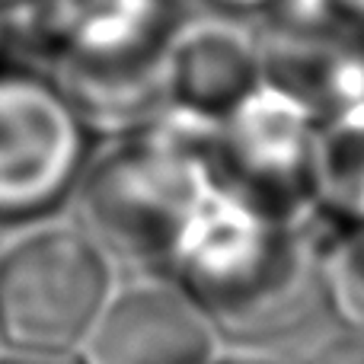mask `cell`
Listing matches in <instances>:
<instances>
[{"mask_svg":"<svg viewBox=\"0 0 364 364\" xmlns=\"http://www.w3.org/2000/svg\"><path fill=\"white\" fill-rule=\"evenodd\" d=\"M93 134L48 70L0 61V230L51 220L74 201Z\"/></svg>","mask_w":364,"mask_h":364,"instance_id":"cell-4","label":"cell"},{"mask_svg":"<svg viewBox=\"0 0 364 364\" xmlns=\"http://www.w3.org/2000/svg\"><path fill=\"white\" fill-rule=\"evenodd\" d=\"M316 119L259 80L214 125L208 154L218 182L246 205L284 220L310 211V151Z\"/></svg>","mask_w":364,"mask_h":364,"instance_id":"cell-5","label":"cell"},{"mask_svg":"<svg viewBox=\"0 0 364 364\" xmlns=\"http://www.w3.org/2000/svg\"><path fill=\"white\" fill-rule=\"evenodd\" d=\"M214 128L157 119L125 138H112L80 179L74 201L80 227L122 256L164 272L182 233L218 186L208 154Z\"/></svg>","mask_w":364,"mask_h":364,"instance_id":"cell-2","label":"cell"},{"mask_svg":"<svg viewBox=\"0 0 364 364\" xmlns=\"http://www.w3.org/2000/svg\"><path fill=\"white\" fill-rule=\"evenodd\" d=\"M326 4H333L336 10H342L346 16L358 19V23H364V0H326Z\"/></svg>","mask_w":364,"mask_h":364,"instance_id":"cell-14","label":"cell"},{"mask_svg":"<svg viewBox=\"0 0 364 364\" xmlns=\"http://www.w3.org/2000/svg\"><path fill=\"white\" fill-rule=\"evenodd\" d=\"M13 26H10V16H6V10L0 6V61H6L4 58V48H6V38H10Z\"/></svg>","mask_w":364,"mask_h":364,"instance_id":"cell-15","label":"cell"},{"mask_svg":"<svg viewBox=\"0 0 364 364\" xmlns=\"http://www.w3.org/2000/svg\"><path fill=\"white\" fill-rule=\"evenodd\" d=\"M112 294V256L90 230L61 220L23 227L0 250V348L80 355Z\"/></svg>","mask_w":364,"mask_h":364,"instance_id":"cell-3","label":"cell"},{"mask_svg":"<svg viewBox=\"0 0 364 364\" xmlns=\"http://www.w3.org/2000/svg\"><path fill=\"white\" fill-rule=\"evenodd\" d=\"M23 4H29V0H0L4 10H16V6H23Z\"/></svg>","mask_w":364,"mask_h":364,"instance_id":"cell-16","label":"cell"},{"mask_svg":"<svg viewBox=\"0 0 364 364\" xmlns=\"http://www.w3.org/2000/svg\"><path fill=\"white\" fill-rule=\"evenodd\" d=\"M160 275L205 314L214 336L237 346L288 339L326 304L320 246L301 220L259 211L220 182Z\"/></svg>","mask_w":364,"mask_h":364,"instance_id":"cell-1","label":"cell"},{"mask_svg":"<svg viewBox=\"0 0 364 364\" xmlns=\"http://www.w3.org/2000/svg\"><path fill=\"white\" fill-rule=\"evenodd\" d=\"M323 301L352 333H364V224L339 227L320 250Z\"/></svg>","mask_w":364,"mask_h":364,"instance_id":"cell-10","label":"cell"},{"mask_svg":"<svg viewBox=\"0 0 364 364\" xmlns=\"http://www.w3.org/2000/svg\"><path fill=\"white\" fill-rule=\"evenodd\" d=\"M310 364H364V333H352L326 342L320 352L310 358Z\"/></svg>","mask_w":364,"mask_h":364,"instance_id":"cell-11","label":"cell"},{"mask_svg":"<svg viewBox=\"0 0 364 364\" xmlns=\"http://www.w3.org/2000/svg\"><path fill=\"white\" fill-rule=\"evenodd\" d=\"M310 211L329 218L336 230L364 224V102L316 122Z\"/></svg>","mask_w":364,"mask_h":364,"instance_id":"cell-9","label":"cell"},{"mask_svg":"<svg viewBox=\"0 0 364 364\" xmlns=\"http://www.w3.org/2000/svg\"><path fill=\"white\" fill-rule=\"evenodd\" d=\"M157 70L164 115L198 128H214L262 80L252 36L211 19L173 23Z\"/></svg>","mask_w":364,"mask_h":364,"instance_id":"cell-8","label":"cell"},{"mask_svg":"<svg viewBox=\"0 0 364 364\" xmlns=\"http://www.w3.org/2000/svg\"><path fill=\"white\" fill-rule=\"evenodd\" d=\"M211 6H220V10H272V6L284 4V0H208Z\"/></svg>","mask_w":364,"mask_h":364,"instance_id":"cell-13","label":"cell"},{"mask_svg":"<svg viewBox=\"0 0 364 364\" xmlns=\"http://www.w3.org/2000/svg\"><path fill=\"white\" fill-rule=\"evenodd\" d=\"M252 36L262 83L316 122L364 102V23L326 0H284Z\"/></svg>","mask_w":364,"mask_h":364,"instance_id":"cell-6","label":"cell"},{"mask_svg":"<svg viewBox=\"0 0 364 364\" xmlns=\"http://www.w3.org/2000/svg\"><path fill=\"white\" fill-rule=\"evenodd\" d=\"M211 323L164 275L109 297L80 348L83 364H211Z\"/></svg>","mask_w":364,"mask_h":364,"instance_id":"cell-7","label":"cell"},{"mask_svg":"<svg viewBox=\"0 0 364 364\" xmlns=\"http://www.w3.org/2000/svg\"><path fill=\"white\" fill-rule=\"evenodd\" d=\"M0 364H83L80 355H68V358H36V355H0Z\"/></svg>","mask_w":364,"mask_h":364,"instance_id":"cell-12","label":"cell"}]
</instances>
